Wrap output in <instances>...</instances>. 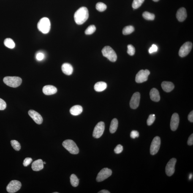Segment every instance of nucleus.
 <instances>
[{
  "instance_id": "nucleus-2",
  "label": "nucleus",
  "mask_w": 193,
  "mask_h": 193,
  "mask_svg": "<svg viewBox=\"0 0 193 193\" xmlns=\"http://www.w3.org/2000/svg\"><path fill=\"white\" fill-rule=\"evenodd\" d=\"M51 24L50 20L46 17L41 19L37 24V27L39 31L43 34H47L50 29Z\"/></svg>"
},
{
  "instance_id": "nucleus-30",
  "label": "nucleus",
  "mask_w": 193,
  "mask_h": 193,
  "mask_svg": "<svg viewBox=\"0 0 193 193\" xmlns=\"http://www.w3.org/2000/svg\"><path fill=\"white\" fill-rule=\"evenodd\" d=\"M13 148L16 151H19L21 148V145L19 142L16 140H13L10 142Z\"/></svg>"
},
{
  "instance_id": "nucleus-5",
  "label": "nucleus",
  "mask_w": 193,
  "mask_h": 193,
  "mask_svg": "<svg viewBox=\"0 0 193 193\" xmlns=\"http://www.w3.org/2000/svg\"><path fill=\"white\" fill-rule=\"evenodd\" d=\"M103 55L112 62H115L117 59V56L114 50L111 47L107 46L102 49Z\"/></svg>"
},
{
  "instance_id": "nucleus-7",
  "label": "nucleus",
  "mask_w": 193,
  "mask_h": 193,
  "mask_svg": "<svg viewBox=\"0 0 193 193\" xmlns=\"http://www.w3.org/2000/svg\"><path fill=\"white\" fill-rule=\"evenodd\" d=\"M105 129V124L103 122H100L96 124L94 127L93 133V136L99 138L103 134Z\"/></svg>"
},
{
  "instance_id": "nucleus-35",
  "label": "nucleus",
  "mask_w": 193,
  "mask_h": 193,
  "mask_svg": "<svg viewBox=\"0 0 193 193\" xmlns=\"http://www.w3.org/2000/svg\"><path fill=\"white\" fill-rule=\"evenodd\" d=\"M123 150V147L121 145H117L115 148L114 152L116 154H118L122 152Z\"/></svg>"
},
{
  "instance_id": "nucleus-40",
  "label": "nucleus",
  "mask_w": 193,
  "mask_h": 193,
  "mask_svg": "<svg viewBox=\"0 0 193 193\" xmlns=\"http://www.w3.org/2000/svg\"><path fill=\"white\" fill-rule=\"evenodd\" d=\"M130 136L133 139L138 137L139 136V132L137 131H132L131 133Z\"/></svg>"
},
{
  "instance_id": "nucleus-8",
  "label": "nucleus",
  "mask_w": 193,
  "mask_h": 193,
  "mask_svg": "<svg viewBox=\"0 0 193 193\" xmlns=\"http://www.w3.org/2000/svg\"><path fill=\"white\" fill-rule=\"evenodd\" d=\"M150 73V71L148 69L140 70L136 76V82L137 83H142L147 81Z\"/></svg>"
},
{
  "instance_id": "nucleus-21",
  "label": "nucleus",
  "mask_w": 193,
  "mask_h": 193,
  "mask_svg": "<svg viewBox=\"0 0 193 193\" xmlns=\"http://www.w3.org/2000/svg\"><path fill=\"white\" fill-rule=\"evenodd\" d=\"M150 96L151 100L155 102H159L160 99L159 91L155 88L151 90L150 92Z\"/></svg>"
},
{
  "instance_id": "nucleus-1",
  "label": "nucleus",
  "mask_w": 193,
  "mask_h": 193,
  "mask_svg": "<svg viewBox=\"0 0 193 193\" xmlns=\"http://www.w3.org/2000/svg\"><path fill=\"white\" fill-rule=\"evenodd\" d=\"M89 13L87 8L85 7L80 8L74 15V19L76 23L78 25L83 24L88 20Z\"/></svg>"
},
{
  "instance_id": "nucleus-19",
  "label": "nucleus",
  "mask_w": 193,
  "mask_h": 193,
  "mask_svg": "<svg viewBox=\"0 0 193 193\" xmlns=\"http://www.w3.org/2000/svg\"><path fill=\"white\" fill-rule=\"evenodd\" d=\"M62 70L64 74L67 75H71L73 72V67L69 63H65L62 66Z\"/></svg>"
},
{
  "instance_id": "nucleus-39",
  "label": "nucleus",
  "mask_w": 193,
  "mask_h": 193,
  "mask_svg": "<svg viewBox=\"0 0 193 193\" xmlns=\"http://www.w3.org/2000/svg\"><path fill=\"white\" fill-rule=\"evenodd\" d=\"M158 50V47L155 45L153 44L151 47H150L148 51L150 54L152 53L153 52H156Z\"/></svg>"
},
{
  "instance_id": "nucleus-4",
  "label": "nucleus",
  "mask_w": 193,
  "mask_h": 193,
  "mask_svg": "<svg viewBox=\"0 0 193 193\" xmlns=\"http://www.w3.org/2000/svg\"><path fill=\"white\" fill-rule=\"evenodd\" d=\"M3 82L8 86L16 88L21 85L22 80L18 77L7 76L4 77Z\"/></svg>"
},
{
  "instance_id": "nucleus-36",
  "label": "nucleus",
  "mask_w": 193,
  "mask_h": 193,
  "mask_svg": "<svg viewBox=\"0 0 193 193\" xmlns=\"http://www.w3.org/2000/svg\"><path fill=\"white\" fill-rule=\"evenodd\" d=\"M32 159L31 158L27 157L24 160L23 162V165L25 167L27 166L28 165L31 164V163L32 162Z\"/></svg>"
},
{
  "instance_id": "nucleus-20",
  "label": "nucleus",
  "mask_w": 193,
  "mask_h": 193,
  "mask_svg": "<svg viewBox=\"0 0 193 193\" xmlns=\"http://www.w3.org/2000/svg\"><path fill=\"white\" fill-rule=\"evenodd\" d=\"M161 87L164 91L166 92H170L175 88V85L172 82L167 81L162 82Z\"/></svg>"
},
{
  "instance_id": "nucleus-38",
  "label": "nucleus",
  "mask_w": 193,
  "mask_h": 193,
  "mask_svg": "<svg viewBox=\"0 0 193 193\" xmlns=\"http://www.w3.org/2000/svg\"><path fill=\"white\" fill-rule=\"evenodd\" d=\"M7 107L6 102L2 99H0V110H5Z\"/></svg>"
},
{
  "instance_id": "nucleus-23",
  "label": "nucleus",
  "mask_w": 193,
  "mask_h": 193,
  "mask_svg": "<svg viewBox=\"0 0 193 193\" xmlns=\"http://www.w3.org/2000/svg\"><path fill=\"white\" fill-rule=\"evenodd\" d=\"M107 84L103 82H98L95 84L94 86L95 90L98 92H100L106 89Z\"/></svg>"
},
{
  "instance_id": "nucleus-24",
  "label": "nucleus",
  "mask_w": 193,
  "mask_h": 193,
  "mask_svg": "<svg viewBox=\"0 0 193 193\" xmlns=\"http://www.w3.org/2000/svg\"><path fill=\"white\" fill-rule=\"evenodd\" d=\"M118 126V121L116 118L112 120L110 123V133H114L117 130Z\"/></svg>"
},
{
  "instance_id": "nucleus-44",
  "label": "nucleus",
  "mask_w": 193,
  "mask_h": 193,
  "mask_svg": "<svg viewBox=\"0 0 193 193\" xmlns=\"http://www.w3.org/2000/svg\"><path fill=\"white\" fill-rule=\"evenodd\" d=\"M192 177H193V175L192 174H190L189 176V180H191L192 179Z\"/></svg>"
},
{
  "instance_id": "nucleus-25",
  "label": "nucleus",
  "mask_w": 193,
  "mask_h": 193,
  "mask_svg": "<svg viewBox=\"0 0 193 193\" xmlns=\"http://www.w3.org/2000/svg\"><path fill=\"white\" fill-rule=\"evenodd\" d=\"M4 45L6 47L10 49H13L15 47V43L14 41L10 38H6L4 41Z\"/></svg>"
},
{
  "instance_id": "nucleus-6",
  "label": "nucleus",
  "mask_w": 193,
  "mask_h": 193,
  "mask_svg": "<svg viewBox=\"0 0 193 193\" xmlns=\"http://www.w3.org/2000/svg\"><path fill=\"white\" fill-rule=\"evenodd\" d=\"M21 186V183L20 181L17 180H12L8 184L6 189L8 192L14 193L19 191Z\"/></svg>"
},
{
  "instance_id": "nucleus-34",
  "label": "nucleus",
  "mask_w": 193,
  "mask_h": 193,
  "mask_svg": "<svg viewBox=\"0 0 193 193\" xmlns=\"http://www.w3.org/2000/svg\"><path fill=\"white\" fill-rule=\"evenodd\" d=\"M155 120V115H150L149 116L147 123L148 126H151L153 124Z\"/></svg>"
},
{
  "instance_id": "nucleus-9",
  "label": "nucleus",
  "mask_w": 193,
  "mask_h": 193,
  "mask_svg": "<svg viewBox=\"0 0 193 193\" xmlns=\"http://www.w3.org/2000/svg\"><path fill=\"white\" fill-rule=\"evenodd\" d=\"M161 145V139L159 136H156L153 138L150 146V153L152 155H156L158 152Z\"/></svg>"
},
{
  "instance_id": "nucleus-32",
  "label": "nucleus",
  "mask_w": 193,
  "mask_h": 193,
  "mask_svg": "<svg viewBox=\"0 0 193 193\" xmlns=\"http://www.w3.org/2000/svg\"><path fill=\"white\" fill-rule=\"evenodd\" d=\"M96 30V27L93 25H91L88 27L85 31V34L87 35L92 34Z\"/></svg>"
},
{
  "instance_id": "nucleus-26",
  "label": "nucleus",
  "mask_w": 193,
  "mask_h": 193,
  "mask_svg": "<svg viewBox=\"0 0 193 193\" xmlns=\"http://www.w3.org/2000/svg\"><path fill=\"white\" fill-rule=\"evenodd\" d=\"M70 182L71 184L74 187H76L78 185L79 180L75 174H73L70 176Z\"/></svg>"
},
{
  "instance_id": "nucleus-16",
  "label": "nucleus",
  "mask_w": 193,
  "mask_h": 193,
  "mask_svg": "<svg viewBox=\"0 0 193 193\" xmlns=\"http://www.w3.org/2000/svg\"><path fill=\"white\" fill-rule=\"evenodd\" d=\"M57 90L56 87L52 85H46L43 88V92L46 95H51L56 93Z\"/></svg>"
},
{
  "instance_id": "nucleus-10",
  "label": "nucleus",
  "mask_w": 193,
  "mask_h": 193,
  "mask_svg": "<svg viewBox=\"0 0 193 193\" xmlns=\"http://www.w3.org/2000/svg\"><path fill=\"white\" fill-rule=\"evenodd\" d=\"M112 171L107 168L102 169L98 173L96 180L98 182H102L106 179L112 175Z\"/></svg>"
},
{
  "instance_id": "nucleus-37",
  "label": "nucleus",
  "mask_w": 193,
  "mask_h": 193,
  "mask_svg": "<svg viewBox=\"0 0 193 193\" xmlns=\"http://www.w3.org/2000/svg\"><path fill=\"white\" fill-rule=\"evenodd\" d=\"M45 55L42 52H38L36 55V58L38 61H41L45 58Z\"/></svg>"
},
{
  "instance_id": "nucleus-12",
  "label": "nucleus",
  "mask_w": 193,
  "mask_h": 193,
  "mask_svg": "<svg viewBox=\"0 0 193 193\" xmlns=\"http://www.w3.org/2000/svg\"><path fill=\"white\" fill-rule=\"evenodd\" d=\"M177 159L175 158H172L168 162L166 167V173L169 176H172L175 171V166Z\"/></svg>"
},
{
  "instance_id": "nucleus-15",
  "label": "nucleus",
  "mask_w": 193,
  "mask_h": 193,
  "mask_svg": "<svg viewBox=\"0 0 193 193\" xmlns=\"http://www.w3.org/2000/svg\"><path fill=\"white\" fill-rule=\"evenodd\" d=\"M28 114L37 124H42L43 122V118L42 116L37 112L34 110H30L28 112Z\"/></svg>"
},
{
  "instance_id": "nucleus-22",
  "label": "nucleus",
  "mask_w": 193,
  "mask_h": 193,
  "mask_svg": "<svg viewBox=\"0 0 193 193\" xmlns=\"http://www.w3.org/2000/svg\"><path fill=\"white\" fill-rule=\"evenodd\" d=\"M83 111V108L80 105H75L71 107L70 112L71 115H78L80 114Z\"/></svg>"
},
{
  "instance_id": "nucleus-33",
  "label": "nucleus",
  "mask_w": 193,
  "mask_h": 193,
  "mask_svg": "<svg viewBox=\"0 0 193 193\" xmlns=\"http://www.w3.org/2000/svg\"><path fill=\"white\" fill-rule=\"evenodd\" d=\"M127 53L130 56H132L135 53V49L132 45H129L127 46Z\"/></svg>"
},
{
  "instance_id": "nucleus-17",
  "label": "nucleus",
  "mask_w": 193,
  "mask_h": 193,
  "mask_svg": "<svg viewBox=\"0 0 193 193\" xmlns=\"http://www.w3.org/2000/svg\"><path fill=\"white\" fill-rule=\"evenodd\" d=\"M187 17L186 10L184 8H181L178 9L176 13L177 18L180 22L184 21Z\"/></svg>"
},
{
  "instance_id": "nucleus-46",
  "label": "nucleus",
  "mask_w": 193,
  "mask_h": 193,
  "mask_svg": "<svg viewBox=\"0 0 193 193\" xmlns=\"http://www.w3.org/2000/svg\"><path fill=\"white\" fill-rule=\"evenodd\" d=\"M43 164H46L45 162H43Z\"/></svg>"
},
{
  "instance_id": "nucleus-14",
  "label": "nucleus",
  "mask_w": 193,
  "mask_h": 193,
  "mask_svg": "<svg viewBox=\"0 0 193 193\" xmlns=\"http://www.w3.org/2000/svg\"><path fill=\"white\" fill-rule=\"evenodd\" d=\"M180 118L177 113H173L171 118L170 123L171 129L172 131H175L178 129L179 124Z\"/></svg>"
},
{
  "instance_id": "nucleus-31",
  "label": "nucleus",
  "mask_w": 193,
  "mask_h": 193,
  "mask_svg": "<svg viewBox=\"0 0 193 193\" xmlns=\"http://www.w3.org/2000/svg\"><path fill=\"white\" fill-rule=\"evenodd\" d=\"M145 0H134L132 6L134 9H136L140 7L144 1Z\"/></svg>"
},
{
  "instance_id": "nucleus-41",
  "label": "nucleus",
  "mask_w": 193,
  "mask_h": 193,
  "mask_svg": "<svg viewBox=\"0 0 193 193\" xmlns=\"http://www.w3.org/2000/svg\"><path fill=\"white\" fill-rule=\"evenodd\" d=\"M188 145H193V134H191L188 139L187 142Z\"/></svg>"
},
{
  "instance_id": "nucleus-45",
  "label": "nucleus",
  "mask_w": 193,
  "mask_h": 193,
  "mask_svg": "<svg viewBox=\"0 0 193 193\" xmlns=\"http://www.w3.org/2000/svg\"><path fill=\"white\" fill-rule=\"evenodd\" d=\"M153 1H156V2H157V1H159V0H153Z\"/></svg>"
},
{
  "instance_id": "nucleus-43",
  "label": "nucleus",
  "mask_w": 193,
  "mask_h": 193,
  "mask_svg": "<svg viewBox=\"0 0 193 193\" xmlns=\"http://www.w3.org/2000/svg\"><path fill=\"white\" fill-rule=\"evenodd\" d=\"M110 192L108 190H102L100 191H99V192H98V193H110Z\"/></svg>"
},
{
  "instance_id": "nucleus-18",
  "label": "nucleus",
  "mask_w": 193,
  "mask_h": 193,
  "mask_svg": "<svg viewBox=\"0 0 193 193\" xmlns=\"http://www.w3.org/2000/svg\"><path fill=\"white\" fill-rule=\"evenodd\" d=\"M44 164L42 159H39L33 162L31 166L32 170L36 171H38L43 169Z\"/></svg>"
},
{
  "instance_id": "nucleus-13",
  "label": "nucleus",
  "mask_w": 193,
  "mask_h": 193,
  "mask_svg": "<svg viewBox=\"0 0 193 193\" xmlns=\"http://www.w3.org/2000/svg\"><path fill=\"white\" fill-rule=\"evenodd\" d=\"M140 100V94L138 92H136L133 95L131 98L130 103V106L131 108L136 109L139 106Z\"/></svg>"
},
{
  "instance_id": "nucleus-47",
  "label": "nucleus",
  "mask_w": 193,
  "mask_h": 193,
  "mask_svg": "<svg viewBox=\"0 0 193 193\" xmlns=\"http://www.w3.org/2000/svg\"><path fill=\"white\" fill-rule=\"evenodd\" d=\"M54 193H58V192H54Z\"/></svg>"
},
{
  "instance_id": "nucleus-11",
  "label": "nucleus",
  "mask_w": 193,
  "mask_h": 193,
  "mask_svg": "<svg viewBox=\"0 0 193 193\" xmlns=\"http://www.w3.org/2000/svg\"><path fill=\"white\" fill-rule=\"evenodd\" d=\"M192 43L190 42H186L180 48L179 51V55L181 57H183L187 56L192 50Z\"/></svg>"
},
{
  "instance_id": "nucleus-29",
  "label": "nucleus",
  "mask_w": 193,
  "mask_h": 193,
  "mask_svg": "<svg viewBox=\"0 0 193 193\" xmlns=\"http://www.w3.org/2000/svg\"><path fill=\"white\" fill-rule=\"evenodd\" d=\"M96 8L99 12L104 11L107 9V6L102 2H99L96 5Z\"/></svg>"
},
{
  "instance_id": "nucleus-3",
  "label": "nucleus",
  "mask_w": 193,
  "mask_h": 193,
  "mask_svg": "<svg viewBox=\"0 0 193 193\" xmlns=\"http://www.w3.org/2000/svg\"><path fill=\"white\" fill-rule=\"evenodd\" d=\"M62 145L71 154L76 155L78 154L79 152L78 147L73 141L71 140H65L63 142Z\"/></svg>"
},
{
  "instance_id": "nucleus-28",
  "label": "nucleus",
  "mask_w": 193,
  "mask_h": 193,
  "mask_svg": "<svg viewBox=\"0 0 193 193\" xmlns=\"http://www.w3.org/2000/svg\"><path fill=\"white\" fill-rule=\"evenodd\" d=\"M142 15L143 18L147 20H153L155 18V15L154 14L148 12H144Z\"/></svg>"
},
{
  "instance_id": "nucleus-27",
  "label": "nucleus",
  "mask_w": 193,
  "mask_h": 193,
  "mask_svg": "<svg viewBox=\"0 0 193 193\" xmlns=\"http://www.w3.org/2000/svg\"><path fill=\"white\" fill-rule=\"evenodd\" d=\"M134 31V27L131 26H129L125 27L123 30V34L124 35L129 34Z\"/></svg>"
},
{
  "instance_id": "nucleus-42",
  "label": "nucleus",
  "mask_w": 193,
  "mask_h": 193,
  "mask_svg": "<svg viewBox=\"0 0 193 193\" xmlns=\"http://www.w3.org/2000/svg\"><path fill=\"white\" fill-rule=\"evenodd\" d=\"M188 120L191 122H193V111L192 110L190 113H189L188 117Z\"/></svg>"
}]
</instances>
